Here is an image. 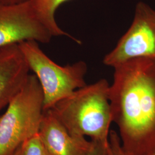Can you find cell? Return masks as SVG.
<instances>
[{"label":"cell","mask_w":155,"mask_h":155,"mask_svg":"<svg viewBox=\"0 0 155 155\" xmlns=\"http://www.w3.org/2000/svg\"><path fill=\"white\" fill-rule=\"evenodd\" d=\"M109 98L127 155H150L155 150V61L136 58L114 67Z\"/></svg>","instance_id":"1"},{"label":"cell","mask_w":155,"mask_h":155,"mask_svg":"<svg viewBox=\"0 0 155 155\" xmlns=\"http://www.w3.org/2000/svg\"><path fill=\"white\" fill-rule=\"evenodd\" d=\"M109 86L101 79L76 90L50 109L72 136L107 145L112 123Z\"/></svg>","instance_id":"2"},{"label":"cell","mask_w":155,"mask_h":155,"mask_svg":"<svg viewBox=\"0 0 155 155\" xmlns=\"http://www.w3.org/2000/svg\"><path fill=\"white\" fill-rule=\"evenodd\" d=\"M0 117V155H11L39 133L44 113V94L35 74L29 75Z\"/></svg>","instance_id":"3"},{"label":"cell","mask_w":155,"mask_h":155,"mask_svg":"<svg viewBox=\"0 0 155 155\" xmlns=\"http://www.w3.org/2000/svg\"><path fill=\"white\" fill-rule=\"evenodd\" d=\"M29 70L38 78L44 94V110L52 107L76 90L86 85L87 66L83 61L61 66L52 61L34 40L20 43Z\"/></svg>","instance_id":"4"},{"label":"cell","mask_w":155,"mask_h":155,"mask_svg":"<svg viewBox=\"0 0 155 155\" xmlns=\"http://www.w3.org/2000/svg\"><path fill=\"white\" fill-rule=\"evenodd\" d=\"M136 58L155 61V10L144 2L135 8L133 21L103 63L114 67Z\"/></svg>","instance_id":"5"},{"label":"cell","mask_w":155,"mask_h":155,"mask_svg":"<svg viewBox=\"0 0 155 155\" xmlns=\"http://www.w3.org/2000/svg\"><path fill=\"white\" fill-rule=\"evenodd\" d=\"M52 37L29 0L13 5L0 4V48L28 40L46 44Z\"/></svg>","instance_id":"6"},{"label":"cell","mask_w":155,"mask_h":155,"mask_svg":"<svg viewBox=\"0 0 155 155\" xmlns=\"http://www.w3.org/2000/svg\"><path fill=\"white\" fill-rule=\"evenodd\" d=\"M38 134L48 155H86L93 144L71 135L51 109L44 111Z\"/></svg>","instance_id":"7"},{"label":"cell","mask_w":155,"mask_h":155,"mask_svg":"<svg viewBox=\"0 0 155 155\" xmlns=\"http://www.w3.org/2000/svg\"><path fill=\"white\" fill-rule=\"evenodd\" d=\"M29 71L18 44L0 48V111L22 87Z\"/></svg>","instance_id":"8"},{"label":"cell","mask_w":155,"mask_h":155,"mask_svg":"<svg viewBox=\"0 0 155 155\" xmlns=\"http://www.w3.org/2000/svg\"><path fill=\"white\" fill-rule=\"evenodd\" d=\"M70 0H29L33 11L40 21L47 28L54 36H67L78 44L81 41L67 33L59 27L55 19L58 8L63 4Z\"/></svg>","instance_id":"9"},{"label":"cell","mask_w":155,"mask_h":155,"mask_svg":"<svg viewBox=\"0 0 155 155\" xmlns=\"http://www.w3.org/2000/svg\"><path fill=\"white\" fill-rule=\"evenodd\" d=\"M44 152L43 144L38 134L22 144L20 155H44Z\"/></svg>","instance_id":"10"},{"label":"cell","mask_w":155,"mask_h":155,"mask_svg":"<svg viewBox=\"0 0 155 155\" xmlns=\"http://www.w3.org/2000/svg\"><path fill=\"white\" fill-rule=\"evenodd\" d=\"M105 155H127L122 148L118 133L110 130Z\"/></svg>","instance_id":"11"},{"label":"cell","mask_w":155,"mask_h":155,"mask_svg":"<svg viewBox=\"0 0 155 155\" xmlns=\"http://www.w3.org/2000/svg\"><path fill=\"white\" fill-rule=\"evenodd\" d=\"M92 141L93 142V145L86 155H105L107 144L105 145L99 141Z\"/></svg>","instance_id":"12"},{"label":"cell","mask_w":155,"mask_h":155,"mask_svg":"<svg viewBox=\"0 0 155 155\" xmlns=\"http://www.w3.org/2000/svg\"><path fill=\"white\" fill-rule=\"evenodd\" d=\"M28 0H0V4L5 5H13L22 3Z\"/></svg>","instance_id":"13"},{"label":"cell","mask_w":155,"mask_h":155,"mask_svg":"<svg viewBox=\"0 0 155 155\" xmlns=\"http://www.w3.org/2000/svg\"><path fill=\"white\" fill-rule=\"evenodd\" d=\"M21 147H19V148H18L13 153H12L11 155H20V153H21Z\"/></svg>","instance_id":"14"},{"label":"cell","mask_w":155,"mask_h":155,"mask_svg":"<svg viewBox=\"0 0 155 155\" xmlns=\"http://www.w3.org/2000/svg\"><path fill=\"white\" fill-rule=\"evenodd\" d=\"M150 155H155V152H153V153H152Z\"/></svg>","instance_id":"15"},{"label":"cell","mask_w":155,"mask_h":155,"mask_svg":"<svg viewBox=\"0 0 155 155\" xmlns=\"http://www.w3.org/2000/svg\"><path fill=\"white\" fill-rule=\"evenodd\" d=\"M44 155H47V153H46V152H45H45H44Z\"/></svg>","instance_id":"16"}]
</instances>
